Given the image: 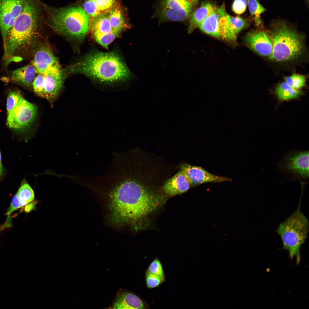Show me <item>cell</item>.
I'll use <instances>...</instances> for the list:
<instances>
[{
  "label": "cell",
  "instance_id": "83f0119b",
  "mask_svg": "<svg viewBox=\"0 0 309 309\" xmlns=\"http://www.w3.org/2000/svg\"><path fill=\"white\" fill-rule=\"evenodd\" d=\"M32 87L36 94L45 98L44 76L43 74H38L36 76L33 82Z\"/></svg>",
  "mask_w": 309,
  "mask_h": 309
},
{
  "label": "cell",
  "instance_id": "5bb4252c",
  "mask_svg": "<svg viewBox=\"0 0 309 309\" xmlns=\"http://www.w3.org/2000/svg\"><path fill=\"white\" fill-rule=\"evenodd\" d=\"M245 42L248 48L261 56L269 57L272 52L271 39L263 31L255 30L248 33L245 37Z\"/></svg>",
  "mask_w": 309,
  "mask_h": 309
},
{
  "label": "cell",
  "instance_id": "277c9868",
  "mask_svg": "<svg viewBox=\"0 0 309 309\" xmlns=\"http://www.w3.org/2000/svg\"><path fill=\"white\" fill-rule=\"evenodd\" d=\"M49 23L57 33L82 41L89 30L90 16L80 6L49 9Z\"/></svg>",
  "mask_w": 309,
  "mask_h": 309
},
{
  "label": "cell",
  "instance_id": "ffe728a7",
  "mask_svg": "<svg viewBox=\"0 0 309 309\" xmlns=\"http://www.w3.org/2000/svg\"><path fill=\"white\" fill-rule=\"evenodd\" d=\"M198 27L207 34L221 38L219 18L216 7L214 10L199 24Z\"/></svg>",
  "mask_w": 309,
  "mask_h": 309
},
{
  "label": "cell",
  "instance_id": "603a6c76",
  "mask_svg": "<svg viewBox=\"0 0 309 309\" xmlns=\"http://www.w3.org/2000/svg\"><path fill=\"white\" fill-rule=\"evenodd\" d=\"M107 16L114 33L118 37L126 26L122 12L118 8H114Z\"/></svg>",
  "mask_w": 309,
  "mask_h": 309
},
{
  "label": "cell",
  "instance_id": "d6a6232c",
  "mask_svg": "<svg viewBox=\"0 0 309 309\" xmlns=\"http://www.w3.org/2000/svg\"><path fill=\"white\" fill-rule=\"evenodd\" d=\"M247 5V0H234L232 9L235 13L241 14L244 12Z\"/></svg>",
  "mask_w": 309,
  "mask_h": 309
},
{
  "label": "cell",
  "instance_id": "1f68e13d",
  "mask_svg": "<svg viewBox=\"0 0 309 309\" xmlns=\"http://www.w3.org/2000/svg\"><path fill=\"white\" fill-rule=\"evenodd\" d=\"M84 9L86 13L93 17H98L100 15L101 11L97 8L96 5L93 1L88 0L83 5Z\"/></svg>",
  "mask_w": 309,
  "mask_h": 309
},
{
  "label": "cell",
  "instance_id": "74e56055",
  "mask_svg": "<svg viewBox=\"0 0 309 309\" xmlns=\"http://www.w3.org/2000/svg\"><path fill=\"white\" fill-rule=\"evenodd\" d=\"M187 0L191 2V3H193L194 5L197 4V3H198V0Z\"/></svg>",
  "mask_w": 309,
  "mask_h": 309
},
{
  "label": "cell",
  "instance_id": "484cf974",
  "mask_svg": "<svg viewBox=\"0 0 309 309\" xmlns=\"http://www.w3.org/2000/svg\"><path fill=\"white\" fill-rule=\"evenodd\" d=\"M226 16L231 30L236 36L242 30L249 25V22L246 19L239 17L231 16L227 13Z\"/></svg>",
  "mask_w": 309,
  "mask_h": 309
},
{
  "label": "cell",
  "instance_id": "5b68a950",
  "mask_svg": "<svg viewBox=\"0 0 309 309\" xmlns=\"http://www.w3.org/2000/svg\"><path fill=\"white\" fill-rule=\"evenodd\" d=\"M271 39L273 49L269 57L273 62L281 63L295 62L304 53V36L284 22H279L273 27Z\"/></svg>",
  "mask_w": 309,
  "mask_h": 309
},
{
  "label": "cell",
  "instance_id": "f1b7e54d",
  "mask_svg": "<svg viewBox=\"0 0 309 309\" xmlns=\"http://www.w3.org/2000/svg\"><path fill=\"white\" fill-rule=\"evenodd\" d=\"M145 277L146 286L148 289L158 287L165 280L158 276L146 271Z\"/></svg>",
  "mask_w": 309,
  "mask_h": 309
},
{
  "label": "cell",
  "instance_id": "8fae6325",
  "mask_svg": "<svg viewBox=\"0 0 309 309\" xmlns=\"http://www.w3.org/2000/svg\"><path fill=\"white\" fill-rule=\"evenodd\" d=\"M89 21V29L96 41L107 49L109 45L118 37L113 32L108 16L101 14Z\"/></svg>",
  "mask_w": 309,
  "mask_h": 309
},
{
  "label": "cell",
  "instance_id": "30bf717a",
  "mask_svg": "<svg viewBox=\"0 0 309 309\" xmlns=\"http://www.w3.org/2000/svg\"><path fill=\"white\" fill-rule=\"evenodd\" d=\"M25 0H0V30L4 47L8 31L22 12Z\"/></svg>",
  "mask_w": 309,
  "mask_h": 309
},
{
  "label": "cell",
  "instance_id": "8d00e7d4",
  "mask_svg": "<svg viewBox=\"0 0 309 309\" xmlns=\"http://www.w3.org/2000/svg\"><path fill=\"white\" fill-rule=\"evenodd\" d=\"M3 172V167L1 163V155L0 151V175L2 174Z\"/></svg>",
  "mask_w": 309,
  "mask_h": 309
},
{
  "label": "cell",
  "instance_id": "ba28073f",
  "mask_svg": "<svg viewBox=\"0 0 309 309\" xmlns=\"http://www.w3.org/2000/svg\"><path fill=\"white\" fill-rule=\"evenodd\" d=\"M37 111V108L35 104L22 97L8 113L7 125L14 130L25 131L35 121Z\"/></svg>",
  "mask_w": 309,
  "mask_h": 309
},
{
  "label": "cell",
  "instance_id": "e575fe53",
  "mask_svg": "<svg viewBox=\"0 0 309 309\" xmlns=\"http://www.w3.org/2000/svg\"><path fill=\"white\" fill-rule=\"evenodd\" d=\"M22 207L16 194L12 199L10 206L6 213V215H10L14 211Z\"/></svg>",
  "mask_w": 309,
  "mask_h": 309
},
{
  "label": "cell",
  "instance_id": "836d02e7",
  "mask_svg": "<svg viewBox=\"0 0 309 309\" xmlns=\"http://www.w3.org/2000/svg\"><path fill=\"white\" fill-rule=\"evenodd\" d=\"M96 5L98 9L102 11L109 9L114 5L115 0H90Z\"/></svg>",
  "mask_w": 309,
  "mask_h": 309
},
{
  "label": "cell",
  "instance_id": "44dd1931",
  "mask_svg": "<svg viewBox=\"0 0 309 309\" xmlns=\"http://www.w3.org/2000/svg\"><path fill=\"white\" fill-rule=\"evenodd\" d=\"M216 9L219 18L221 38L230 41H235L237 36L233 33L229 25L224 4L216 7Z\"/></svg>",
  "mask_w": 309,
  "mask_h": 309
},
{
  "label": "cell",
  "instance_id": "d6986e66",
  "mask_svg": "<svg viewBox=\"0 0 309 309\" xmlns=\"http://www.w3.org/2000/svg\"><path fill=\"white\" fill-rule=\"evenodd\" d=\"M215 7L210 3H202L199 7L192 13L190 17L188 33H192L199 24L214 10Z\"/></svg>",
  "mask_w": 309,
  "mask_h": 309
},
{
  "label": "cell",
  "instance_id": "d590c367",
  "mask_svg": "<svg viewBox=\"0 0 309 309\" xmlns=\"http://www.w3.org/2000/svg\"><path fill=\"white\" fill-rule=\"evenodd\" d=\"M35 203H32L29 204H27L26 205L25 208V211L26 212H28L30 211L32 209L34 206Z\"/></svg>",
  "mask_w": 309,
  "mask_h": 309
},
{
  "label": "cell",
  "instance_id": "4316f807",
  "mask_svg": "<svg viewBox=\"0 0 309 309\" xmlns=\"http://www.w3.org/2000/svg\"><path fill=\"white\" fill-rule=\"evenodd\" d=\"M284 79L286 83L296 90H300L306 85V77L303 75L294 73Z\"/></svg>",
  "mask_w": 309,
  "mask_h": 309
},
{
  "label": "cell",
  "instance_id": "52a82bcc",
  "mask_svg": "<svg viewBox=\"0 0 309 309\" xmlns=\"http://www.w3.org/2000/svg\"><path fill=\"white\" fill-rule=\"evenodd\" d=\"M277 166L284 174L293 179H305L309 177V151L290 150Z\"/></svg>",
  "mask_w": 309,
  "mask_h": 309
},
{
  "label": "cell",
  "instance_id": "2e32d148",
  "mask_svg": "<svg viewBox=\"0 0 309 309\" xmlns=\"http://www.w3.org/2000/svg\"><path fill=\"white\" fill-rule=\"evenodd\" d=\"M112 307L114 309H145L149 308L150 306L136 294L124 291L117 294Z\"/></svg>",
  "mask_w": 309,
  "mask_h": 309
},
{
  "label": "cell",
  "instance_id": "4dcf8cb0",
  "mask_svg": "<svg viewBox=\"0 0 309 309\" xmlns=\"http://www.w3.org/2000/svg\"><path fill=\"white\" fill-rule=\"evenodd\" d=\"M20 92L19 90L11 91L7 98L6 108L8 113L18 103L22 98Z\"/></svg>",
  "mask_w": 309,
  "mask_h": 309
},
{
  "label": "cell",
  "instance_id": "7a4b0ae2",
  "mask_svg": "<svg viewBox=\"0 0 309 309\" xmlns=\"http://www.w3.org/2000/svg\"><path fill=\"white\" fill-rule=\"evenodd\" d=\"M37 6L32 0H25L22 11L6 36L3 57L6 65L19 61L35 50L41 37Z\"/></svg>",
  "mask_w": 309,
  "mask_h": 309
},
{
  "label": "cell",
  "instance_id": "8992f818",
  "mask_svg": "<svg viewBox=\"0 0 309 309\" xmlns=\"http://www.w3.org/2000/svg\"><path fill=\"white\" fill-rule=\"evenodd\" d=\"M301 200L296 211L281 223L276 230L282 241L283 248L289 252L291 259L296 257L298 264L300 261L301 246L309 232L308 219L300 210Z\"/></svg>",
  "mask_w": 309,
  "mask_h": 309
},
{
  "label": "cell",
  "instance_id": "f546056e",
  "mask_svg": "<svg viewBox=\"0 0 309 309\" xmlns=\"http://www.w3.org/2000/svg\"><path fill=\"white\" fill-rule=\"evenodd\" d=\"M146 271L158 276L165 280V274L162 263L157 258L151 262Z\"/></svg>",
  "mask_w": 309,
  "mask_h": 309
},
{
  "label": "cell",
  "instance_id": "ac0fdd59",
  "mask_svg": "<svg viewBox=\"0 0 309 309\" xmlns=\"http://www.w3.org/2000/svg\"><path fill=\"white\" fill-rule=\"evenodd\" d=\"M191 186L186 178L180 171L167 181L163 186V189L167 194L174 196L186 191Z\"/></svg>",
  "mask_w": 309,
  "mask_h": 309
},
{
  "label": "cell",
  "instance_id": "7402d4cb",
  "mask_svg": "<svg viewBox=\"0 0 309 309\" xmlns=\"http://www.w3.org/2000/svg\"><path fill=\"white\" fill-rule=\"evenodd\" d=\"M275 93L281 101L298 98L303 94L302 91L294 89L285 82L280 83L277 85Z\"/></svg>",
  "mask_w": 309,
  "mask_h": 309
},
{
  "label": "cell",
  "instance_id": "6da1fadb",
  "mask_svg": "<svg viewBox=\"0 0 309 309\" xmlns=\"http://www.w3.org/2000/svg\"><path fill=\"white\" fill-rule=\"evenodd\" d=\"M106 183L112 186L108 195L114 218L137 228L147 226L149 216L165 201L164 197L151 191L134 177L129 167L119 169Z\"/></svg>",
  "mask_w": 309,
  "mask_h": 309
},
{
  "label": "cell",
  "instance_id": "3957f363",
  "mask_svg": "<svg viewBox=\"0 0 309 309\" xmlns=\"http://www.w3.org/2000/svg\"><path fill=\"white\" fill-rule=\"evenodd\" d=\"M63 70L65 73L82 74L93 81L107 84L125 81L131 77L121 57L112 52L87 54Z\"/></svg>",
  "mask_w": 309,
  "mask_h": 309
},
{
  "label": "cell",
  "instance_id": "d4e9b609",
  "mask_svg": "<svg viewBox=\"0 0 309 309\" xmlns=\"http://www.w3.org/2000/svg\"><path fill=\"white\" fill-rule=\"evenodd\" d=\"M247 0L250 14L256 25L259 28H263L260 15L265 11V9L258 0Z\"/></svg>",
  "mask_w": 309,
  "mask_h": 309
},
{
  "label": "cell",
  "instance_id": "9c48e42d",
  "mask_svg": "<svg viewBox=\"0 0 309 309\" xmlns=\"http://www.w3.org/2000/svg\"><path fill=\"white\" fill-rule=\"evenodd\" d=\"M193 5L187 0H162L159 10L160 22L186 20L192 13Z\"/></svg>",
  "mask_w": 309,
  "mask_h": 309
},
{
  "label": "cell",
  "instance_id": "e0dca14e",
  "mask_svg": "<svg viewBox=\"0 0 309 309\" xmlns=\"http://www.w3.org/2000/svg\"><path fill=\"white\" fill-rule=\"evenodd\" d=\"M37 73L33 65L29 64L11 71L9 76L13 82L29 89Z\"/></svg>",
  "mask_w": 309,
  "mask_h": 309
},
{
  "label": "cell",
  "instance_id": "cb8c5ba5",
  "mask_svg": "<svg viewBox=\"0 0 309 309\" xmlns=\"http://www.w3.org/2000/svg\"><path fill=\"white\" fill-rule=\"evenodd\" d=\"M16 194L22 207L29 203L34 199V191L25 181L22 184Z\"/></svg>",
  "mask_w": 309,
  "mask_h": 309
},
{
  "label": "cell",
  "instance_id": "9a60e30c",
  "mask_svg": "<svg viewBox=\"0 0 309 309\" xmlns=\"http://www.w3.org/2000/svg\"><path fill=\"white\" fill-rule=\"evenodd\" d=\"M35 50L32 63L38 74H44L52 69L61 67L58 58L48 46L41 45Z\"/></svg>",
  "mask_w": 309,
  "mask_h": 309
},
{
  "label": "cell",
  "instance_id": "4fadbf2b",
  "mask_svg": "<svg viewBox=\"0 0 309 309\" xmlns=\"http://www.w3.org/2000/svg\"><path fill=\"white\" fill-rule=\"evenodd\" d=\"M65 74L60 67L52 69L43 74L45 98L51 103L56 99L62 89Z\"/></svg>",
  "mask_w": 309,
  "mask_h": 309
},
{
  "label": "cell",
  "instance_id": "7c38bea8",
  "mask_svg": "<svg viewBox=\"0 0 309 309\" xmlns=\"http://www.w3.org/2000/svg\"><path fill=\"white\" fill-rule=\"evenodd\" d=\"M183 172L191 185L196 186L208 182L221 183L231 181L225 177L211 174L203 168L184 163L181 165Z\"/></svg>",
  "mask_w": 309,
  "mask_h": 309
}]
</instances>
